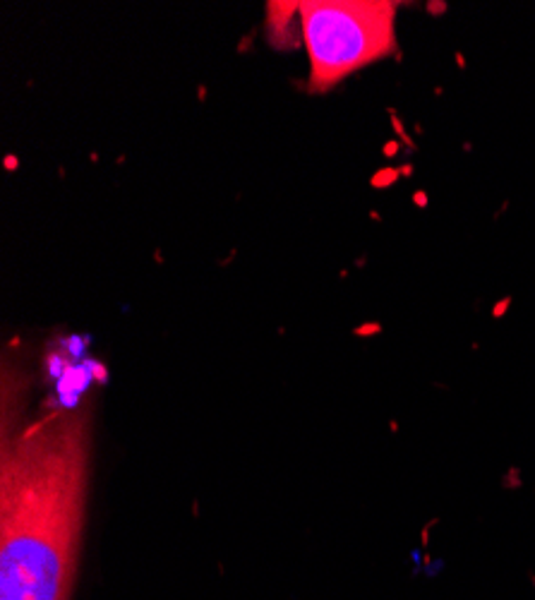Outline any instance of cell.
Listing matches in <instances>:
<instances>
[{
  "label": "cell",
  "instance_id": "6da1fadb",
  "mask_svg": "<svg viewBox=\"0 0 535 600\" xmlns=\"http://www.w3.org/2000/svg\"><path fill=\"white\" fill-rule=\"evenodd\" d=\"M92 408L43 416L3 445L0 600H70L82 545Z\"/></svg>",
  "mask_w": 535,
  "mask_h": 600
},
{
  "label": "cell",
  "instance_id": "7a4b0ae2",
  "mask_svg": "<svg viewBox=\"0 0 535 600\" xmlns=\"http://www.w3.org/2000/svg\"><path fill=\"white\" fill-rule=\"evenodd\" d=\"M298 17L310 58V92H329L396 48V3L389 0H305L298 3Z\"/></svg>",
  "mask_w": 535,
  "mask_h": 600
},
{
  "label": "cell",
  "instance_id": "3957f363",
  "mask_svg": "<svg viewBox=\"0 0 535 600\" xmlns=\"http://www.w3.org/2000/svg\"><path fill=\"white\" fill-rule=\"evenodd\" d=\"M396 178H398V171L387 168V171H380V173L372 178V185H375V188H387V185H391Z\"/></svg>",
  "mask_w": 535,
  "mask_h": 600
},
{
  "label": "cell",
  "instance_id": "277c9868",
  "mask_svg": "<svg viewBox=\"0 0 535 600\" xmlns=\"http://www.w3.org/2000/svg\"><path fill=\"white\" fill-rule=\"evenodd\" d=\"M5 161H8V164H5L8 168H17V159H14V156H8Z\"/></svg>",
  "mask_w": 535,
  "mask_h": 600
},
{
  "label": "cell",
  "instance_id": "5b68a950",
  "mask_svg": "<svg viewBox=\"0 0 535 600\" xmlns=\"http://www.w3.org/2000/svg\"><path fill=\"white\" fill-rule=\"evenodd\" d=\"M416 202L418 204H425V195H416Z\"/></svg>",
  "mask_w": 535,
  "mask_h": 600
}]
</instances>
